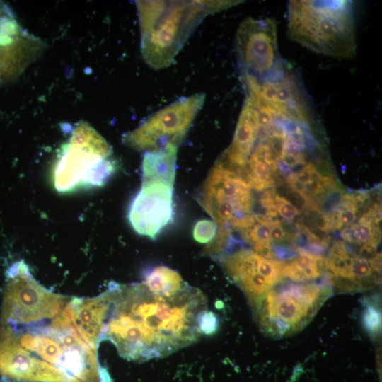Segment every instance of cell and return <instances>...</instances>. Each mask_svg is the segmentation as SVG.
I'll use <instances>...</instances> for the list:
<instances>
[{
	"label": "cell",
	"instance_id": "30bf717a",
	"mask_svg": "<svg viewBox=\"0 0 382 382\" xmlns=\"http://www.w3.org/2000/svg\"><path fill=\"white\" fill-rule=\"evenodd\" d=\"M43 43L25 30L0 1V85L17 79L40 54Z\"/></svg>",
	"mask_w": 382,
	"mask_h": 382
},
{
	"label": "cell",
	"instance_id": "44dd1931",
	"mask_svg": "<svg viewBox=\"0 0 382 382\" xmlns=\"http://www.w3.org/2000/svg\"><path fill=\"white\" fill-rule=\"evenodd\" d=\"M274 203L277 213L289 222L293 221L295 217L299 214L300 211L296 206L277 193L274 195Z\"/></svg>",
	"mask_w": 382,
	"mask_h": 382
},
{
	"label": "cell",
	"instance_id": "52a82bcc",
	"mask_svg": "<svg viewBox=\"0 0 382 382\" xmlns=\"http://www.w3.org/2000/svg\"><path fill=\"white\" fill-rule=\"evenodd\" d=\"M197 199L217 228L238 229L252 215L250 186L219 160L209 173Z\"/></svg>",
	"mask_w": 382,
	"mask_h": 382
},
{
	"label": "cell",
	"instance_id": "3957f363",
	"mask_svg": "<svg viewBox=\"0 0 382 382\" xmlns=\"http://www.w3.org/2000/svg\"><path fill=\"white\" fill-rule=\"evenodd\" d=\"M238 1H137L141 52L151 68L170 66L180 50L208 15Z\"/></svg>",
	"mask_w": 382,
	"mask_h": 382
},
{
	"label": "cell",
	"instance_id": "9a60e30c",
	"mask_svg": "<svg viewBox=\"0 0 382 382\" xmlns=\"http://www.w3.org/2000/svg\"><path fill=\"white\" fill-rule=\"evenodd\" d=\"M177 147L146 151L142 161V183L159 182L173 187Z\"/></svg>",
	"mask_w": 382,
	"mask_h": 382
},
{
	"label": "cell",
	"instance_id": "d4e9b609",
	"mask_svg": "<svg viewBox=\"0 0 382 382\" xmlns=\"http://www.w3.org/2000/svg\"><path fill=\"white\" fill-rule=\"evenodd\" d=\"M305 192L309 195H317L323 194L325 192V187L320 180L318 179L316 171L312 178L304 185Z\"/></svg>",
	"mask_w": 382,
	"mask_h": 382
},
{
	"label": "cell",
	"instance_id": "e0dca14e",
	"mask_svg": "<svg viewBox=\"0 0 382 382\" xmlns=\"http://www.w3.org/2000/svg\"><path fill=\"white\" fill-rule=\"evenodd\" d=\"M284 262L275 260H268L260 256L258 263V272L272 285L282 278Z\"/></svg>",
	"mask_w": 382,
	"mask_h": 382
},
{
	"label": "cell",
	"instance_id": "d6986e66",
	"mask_svg": "<svg viewBox=\"0 0 382 382\" xmlns=\"http://www.w3.org/2000/svg\"><path fill=\"white\" fill-rule=\"evenodd\" d=\"M197 325L201 333L213 335L219 329V318L215 313L206 309L199 315Z\"/></svg>",
	"mask_w": 382,
	"mask_h": 382
},
{
	"label": "cell",
	"instance_id": "5b68a950",
	"mask_svg": "<svg viewBox=\"0 0 382 382\" xmlns=\"http://www.w3.org/2000/svg\"><path fill=\"white\" fill-rule=\"evenodd\" d=\"M112 149L106 141L86 124L74 131L54 170V184L59 192L100 186L115 171Z\"/></svg>",
	"mask_w": 382,
	"mask_h": 382
},
{
	"label": "cell",
	"instance_id": "9c48e42d",
	"mask_svg": "<svg viewBox=\"0 0 382 382\" xmlns=\"http://www.w3.org/2000/svg\"><path fill=\"white\" fill-rule=\"evenodd\" d=\"M238 63L243 80H266L284 68L277 45V30L272 18H248L236 37Z\"/></svg>",
	"mask_w": 382,
	"mask_h": 382
},
{
	"label": "cell",
	"instance_id": "4fadbf2b",
	"mask_svg": "<svg viewBox=\"0 0 382 382\" xmlns=\"http://www.w3.org/2000/svg\"><path fill=\"white\" fill-rule=\"evenodd\" d=\"M260 256L251 250L241 249L227 255L222 265L250 300L255 301L273 286L258 272Z\"/></svg>",
	"mask_w": 382,
	"mask_h": 382
},
{
	"label": "cell",
	"instance_id": "8992f818",
	"mask_svg": "<svg viewBox=\"0 0 382 382\" xmlns=\"http://www.w3.org/2000/svg\"><path fill=\"white\" fill-rule=\"evenodd\" d=\"M69 301L66 296L40 284L26 263L18 261L6 272L1 325L29 326L47 323L57 317Z\"/></svg>",
	"mask_w": 382,
	"mask_h": 382
},
{
	"label": "cell",
	"instance_id": "5bb4252c",
	"mask_svg": "<svg viewBox=\"0 0 382 382\" xmlns=\"http://www.w3.org/2000/svg\"><path fill=\"white\" fill-rule=\"evenodd\" d=\"M315 311L289 295L270 291L260 306L259 316L278 317L291 324L295 330Z\"/></svg>",
	"mask_w": 382,
	"mask_h": 382
},
{
	"label": "cell",
	"instance_id": "8fae6325",
	"mask_svg": "<svg viewBox=\"0 0 382 382\" xmlns=\"http://www.w3.org/2000/svg\"><path fill=\"white\" fill-rule=\"evenodd\" d=\"M173 187L159 182L142 183L129 210V221L139 234L155 238L172 221Z\"/></svg>",
	"mask_w": 382,
	"mask_h": 382
},
{
	"label": "cell",
	"instance_id": "484cf974",
	"mask_svg": "<svg viewBox=\"0 0 382 382\" xmlns=\"http://www.w3.org/2000/svg\"><path fill=\"white\" fill-rule=\"evenodd\" d=\"M282 276L287 277L295 282H303L307 280L303 273L299 270L291 262L284 264Z\"/></svg>",
	"mask_w": 382,
	"mask_h": 382
},
{
	"label": "cell",
	"instance_id": "cb8c5ba5",
	"mask_svg": "<svg viewBox=\"0 0 382 382\" xmlns=\"http://www.w3.org/2000/svg\"><path fill=\"white\" fill-rule=\"evenodd\" d=\"M316 171V166L313 163H306L297 173H293L294 178L299 183L305 185L313 177Z\"/></svg>",
	"mask_w": 382,
	"mask_h": 382
},
{
	"label": "cell",
	"instance_id": "7a4b0ae2",
	"mask_svg": "<svg viewBox=\"0 0 382 382\" xmlns=\"http://www.w3.org/2000/svg\"><path fill=\"white\" fill-rule=\"evenodd\" d=\"M22 382H111L100 366L97 348L76 330L69 303L50 322L1 325Z\"/></svg>",
	"mask_w": 382,
	"mask_h": 382
},
{
	"label": "cell",
	"instance_id": "277c9868",
	"mask_svg": "<svg viewBox=\"0 0 382 382\" xmlns=\"http://www.w3.org/2000/svg\"><path fill=\"white\" fill-rule=\"evenodd\" d=\"M288 33L318 54L347 59L355 54L356 39L350 1H290Z\"/></svg>",
	"mask_w": 382,
	"mask_h": 382
},
{
	"label": "cell",
	"instance_id": "ba28073f",
	"mask_svg": "<svg viewBox=\"0 0 382 382\" xmlns=\"http://www.w3.org/2000/svg\"><path fill=\"white\" fill-rule=\"evenodd\" d=\"M204 93L178 99L147 118L137 129L123 137L124 143L134 149L157 151L177 147L201 110Z\"/></svg>",
	"mask_w": 382,
	"mask_h": 382
},
{
	"label": "cell",
	"instance_id": "ffe728a7",
	"mask_svg": "<svg viewBox=\"0 0 382 382\" xmlns=\"http://www.w3.org/2000/svg\"><path fill=\"white\" fill-rule=\"evenodd\" d=\"M217 227L212 221L202 220L197 222L194 228L195 239L203 243H209L216 233Z\"/></svg>",
	"mask_w": 382,
	"mask_h": 382
},
{
	"label": "cell",
	"instance_id": "603a6c76",
	"mask_svg": "<svg viewBox=\"0 0 382 382\" xmlns=\"http://www.w3.org/2000/svg\"><path fill=\"white\" fill-rule=\"evenodd\" d=\"M276 192L274 189L266 190L261 195L260 203L264 209L267 217L272 220L273 217L277 216V208L274 203V195Z\"/></svg>",
	"mask_w": 382,
	"mask_h": 382
},
{
	"label": "cell",
	"instance_id": "83f0119b",
	"mask_svg": "<svg viewBox=\"0 0 382 382\" xmlns=\"http://www.w3.org/2000/svg\"><path fill=\"white\" fill-rule=\"evenodd\" d=\"M360 289L367 290L374 287L379 281L376 277H368L358 279Z\"/></svg>",
	"mask_w": 382,
	"mask_h": 382
},
{
	"label": "cell",
	"instance_id": "ac0fdd59",
	"mask_svg": "<svg viewBox=\"0 0 382 382\" xmlns=\"http://www.w3.org/2000/svg\"><path fill=\"white\" fill-rule=\"evenodd\" d=\"M362 323L369 333L378 334L381 328V312L373 305L367 304L362 314Z\"/></svg>",
	"mask_w": 382,
	"mask_h": 382
},
{
	"label": "cell",
	"instance_id": "7c38bea8",
	"mask_svg": "<svg viewBox=\"0 0 382 382\" xmlns=\"http://www.w3.org/2000/svg\"><path fill=\"white\" fill-rule=\"evenodd\" d=\"M69 304L76 330L87 343L98 349L109 306L106 293L92 298H73Z\"/></svg>",
	"mask_w": 382,
	"mask_h": 382
},
{
	"label": "cell",
	"instance_id": "6da1fadb",
	"mask_svg": "<svg viewBox=\"0 0 382 382\" xmlns=\"http://www.w3.org/2000/svg\"><path fill=\"white\" fill-rule=\"evenodd\" d=\"M105 293L109 306L101 340H109L127 360L163 357L200 336L197 320L207 301L197 288L187 284L175 295L162 297L142 282H111Z\"/></svg>",
	"mask_w": 382,
	"mask_h": 382
},
{
	"label": "cell",
	"instance_id": "f1b7e54d",
	"mask_svg": "<svg viewBox=\"0 0 382 382\" xmlns=\"http://www.w3.org/2000/svg\"><path fill=\"white\" fill-rule=\"evenodd\" d=\"M370 266L374 271H381V255L376 254L372 259L369 260Z\"/></svg>",
	"mask_w": 382,
	"mask_h": 382
},
{
	"label": "cell",
	"instance_id": "4316f807",
	"mask_svg": "<svg viewBox=\"0 0 382 382\" xmlns=\"http://www.w3.org/2000/svg\"><path fill=\"white\" fill-rule=\"evenodd\" d=\"M286 234L279 220H272L270 224L271 241H282L286 239Z\"/></svg>",
	"mask_w": 382,
	"mask_h": 382
},
{
	"label": "cell",
	"instance_id": "2e32d148",
	"mask_svg": "<svg viewBox=\"0 0 382 382\" xmlns=\"http://www.w3.org/2000/svg\"><path fill=\"white\" fill-rule=\"evenodd\" d=\"M142 283L153 294L162 297L175 295L187 284L178 272L166 266L151 269Z\"/></svg>",
	"mask_w": 382,
	"mask_h": 382
},
{
	"label": "cell",
	"instance_id": "7402d4cb",
	"mask_svg": "<svg viewBox=\"0 0 382 382\" xmlns=\"http://www.w3.org/2000/svg\"><path fill=\"white\" fill-rule=\"evenodd\" d=\"M350 271L354 279H361L370 277L373 273L369 260L359 256H353Z\"/></svg>",
	"mask_w": 382,
	"mask_h": 382
}]
</instances>
